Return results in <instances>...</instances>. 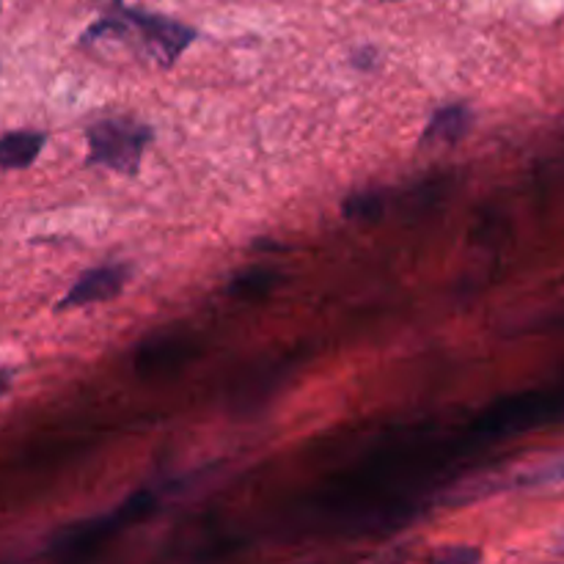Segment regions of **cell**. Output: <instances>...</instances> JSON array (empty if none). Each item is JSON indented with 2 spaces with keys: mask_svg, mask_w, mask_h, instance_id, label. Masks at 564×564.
I'll use <instances>...</instances> for the list:
<instances>
[{
  "mask_svg": "<svg viewBox=\"0 0 564 564\" xmlns=\"http://www.w3.org/2000/svg\"><path fill=\"white\" fill-rule=\"evenodd\" d=\"M196 28L174 20V17L158 14V11L130 9L121 3L119 9L105 11L91 28L80 36V44L105 42V39H132L149 53V58L163 69H171L182 53L196 42Z\"/></svg>",
  "mask_w": 564,
  "mask_h": 564,
  "instance_id": "cell-1",
  "label": "cell"
},
{
  "mask_svg": "<svg viewBox=\"0 0 564 564\" xmlns=\"http://www.w3.org/2000/svg\"><path fill=\"white\" fill-rule=\"evenodd\" d=\"M154 130L143 121L124 119H99L86 130L88 141V165H102L116 174L135 176L141 169V158L152 143Z\"/></svg>",
  "mask_w": 564,
  "mask_h": 564,
  "instance_id": "cell-2",
  "label": "cell"
},
{
  "mask_svg": "<svg viewBox=\"0 0 564 564\" xmlns=\"http://www.w3.org/2000/svg\"><path fill=\"white\" fill-rule=\"evenodd\" d=\"M127 281H130V264L124 262H110L99 264V268L94 270H86V273L69 286V292L61 297L55 312H69V308L113 301V297H119L121 292H124Z\"/></svg>",
  "mask_w": 564,
  "mask_h": 564,
  "instance_id": "cell-3",
  "label": "cell"
},
{
  "mask_svg": "<svg viewBox=\"0 0 564 564\" xmlns=\"http://www.w3.org/2000/svg\"><path fill=\"white\" fill-rule=\"evenodd\" d=\"M474 110L468 108L466 102H452L441 105V108L433 110L427 127L422 132V147H430V143H446V147H455L463 138L471 132L474 127Z\"/></svg>",
  "mask_w": 564,
  "mask_h": 564,
  "instance_id": "cell-4",
  "label": "cell"
},
{
  "mask_svg": "<svg viewBox=\"0 0 564 564\" xmlns=\"http://www.w3.org/2000/svg\"><path fill=\"white\" fill-rule=\"evenodd\" d=\"M47 135L39 130H17L0 135V169L6 171H22L28 165L36 163L42 154Z\"/></svg>",
  "mask_w": 564,
  "mask_h": 564,
  "instance_id": "cell-5",
  "label": "cell"
},
{
  "mask_svg": "<svg viewBox=\"0 0 564 564\" xmlns=\"http://www.w3.org/2000/svg\"><path fill=\"white\" fill-rule=\"evenodd\" d=\"M386 209L383 193L378 191H358L341 202V215L350 220H378Z\"/></svg>",
  "mask_w": 564,
  "mask_h": 564,
  "instance_id": "cell-6",
  "label": "cell"
},
{
  "mask_svg": "<svg viewBox=\"0 0 564 564\" xmlns=\"http://www.w3.org/2000/svg\"><path fill=\"white\" fill-rule=\"evenodd\" d=\"M275 281L279 275L273 270H248V273L235 275L229 292L231 295H257V292H268Z\"/></svg>",
  "mask_w": 564,
  "mask_h": 564,
  "instance_id": "cell-7",
  "label": "cell"
},
{
  "mask_svg": "<svg viewBox=\"0 0 564 564\" xmlns=\"http://www.w3.org/2000/svg\"><path fill=\"white\" fill-rule=\"evenodd\" d=\"M435 560H444V562H479V560H482V551L471 549V545H463V549H441V551H435Z\"/></svg>",
  "mask_w": 564,
  "mask_h": 564,
  "instance_id": "cell-8",
  "label": "cell"
},
{
  "mask_svg": "<svg viewBox=\"0 0 564 564\" xmlns=\"http://www.w3.org/2000/svg\"><path fill=\"white\" fill-rule=\"evenodd\" d=\"M350 64L356 66V69L369 72L375 64H378V50H375V47H361V50H356V53L350 55Z\"/></svg>",
  "mask_w": 564,
  "mask_h": 564,
  "instance_id": "cell-9",
  "label": "cell"
},
{
  "mask_svg": "<svg viewBox=\"0 0 564 564\" xmlns=\"http://www.w3.org/2000/svg\"><path fill=\"white\" fill-rule=\"evenodd\" d=\"M11 380H14V372H11V369H0V397L9 394Z\"/></svg>",
  "mask_w": 564,
  "mask_h": 564,
  "instance_id": "cell-10",
  "label": "cell"
},
{
  "mask_svg": "<svg viewBox=\"0 0 564 564\" xmlns=\"http://www.w3.org/2000/svg\"><path fill=\"white\" fill-rule=\"evenodd\" d=\"M88 3H94V6H97V9L102 11V14H105V11H113V9H119V6L124 3V0H88Z\"/></svg>",
  "mask_w": 564,
  "mask_h": 564,
  "instance_id": "cell-11",
  "label": "cell"
},
{
  "mask_svg": "<svg viewBox=\"0 0 564 564\" xmlns=\"http://www.w3.org/2000/svg\"><path fill=\"white\" fill-rule=\"evenodd\" d=\"M383 3H400V0H383Z\"/></svg>",
  "mask_w": 564,
  "mask_h": 564,
  "instance_id": "cell-12",
  "label": "cell"
}]
</instances>
